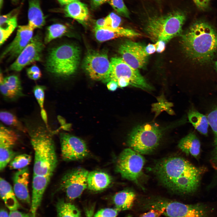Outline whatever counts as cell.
I'll use <instances>...</instances> for the list:
<instances>
[{"label": "cell", "instance_id": "obj_1", "mask_svg": "<svg viewBox=\"0 0 217 217\" xmlns=\"http://www.w3.org/2000/svg\"><path fill=\"white\" fill-rule=\"evenodd\" d=\"M153 170L162 184L174 193L190 194L199 186L201 170L183 158H164L156 163Z\"/></svg>", "mask_w": 217, "mask_h": 217}, {"label": "cell", "instance_id": "obj_2", "mask_svg": "<svg viewBox=\"0 0 217 217\" xmlns=\"http://www.w3.org/2000/svg\"><path fill=\"white\" fill-rule=\"evenodd\" d=\"M185 53L192 60L205 63L211 60L217 48V33L209 24L198 21L193 23L182 36Z\"/></svg>", "mask_w": 217, "mask_h": 217}, {"label": "cell", "instance_id": "obj_3", "mask_svg": "<svg viewBox=\"0 0 217 217\" xmlns=\"http://www.w3.org/2000/svg\"><path fill=\"white\" fill-rule=\"evenodd\" d=\"M30 137L34 153L33 175L52 177L58 159L51 134L40 127L32 132Z\"/></svg>", "mask_w": 217, "mask_h": 217}, {"label": "cell", "instance_id": "obj_4", "mask_svg": "<svg viewBox=\"0 0 217 217\" xmlns=\"http://www.w3.org/2000/svg\"><path fill=\"white\" fill-rule=\"evenodd\" d=\"M137 207L144 211H160L166 217H209L208 206L201 203L186 204L160 196H151L138 202Z\"/></svg>", "mask_w": 217, "mask_h": 217}, {"label": "cell", "instance_id": "obj_5", "mask_svg": "<svg viewBox=\"0 0 217 217\" xmlns=\"http://www.w3.org/2000/svg\"><path fill=\"white\" fill-rule=\"evenodd\" d=\"M80 50L76 46L64 44L55 47L49 52L46 61L47 71L53 75L69 76L76 71L79 65Z\"/></svg>", "mask_w": 217, "mask_h": 217}, {"label": "cell", "instance_id": "obj_6", "mask_svg": "<svg viewBox=\"0 0 217 217\" xmlns=\"http://www.w3.org/2000/svg\"><path fill=\"white\" fill-rule=\"evenodd\" d=\"M185 19V15L179 11L153 17L148 19L146 30L153 40L166 43L181 33Z\"/></svg>", "mask_w": 217, "mask_h": 217}, {"label": "cell", "instance_id": "obj_7", "mask_svg": "<svg viewBox=\"0 0 217 217\" xmlns=\"http://www.w3.org/2000/svg\"><path fill=\"white\" fill-rule=\"evenodd\" d=\"M163 134L162 128L156 123H146L134 128L127 143L130 148L142 155L153 152L159 146Z\"/></svg>", "mask_w": 217, "mask_h": 217}, {"label": "cell", "instance_id": "obj_8", "mask_svg": "<svg viewBox=\"0 0 217 217\" xmlns=\"http://www.w3.org/2000/svg\"><path fill=\"white\" fill-rule=\"evenodd\" d=\"M145 162L142 154L130 148H126L118 156L115 170L123 178L138 184Z\"/></svg>", "mask_w": 217, "mask_h": 217}, {"label": "cell", "instance_id": "obj_9", "mask_svg": "<svg viewBox=\"0 0 217 217\" xmlns=\"http://www.w3.org/2000/svg\"><path fill=\"white\" fill-rule=\"evenodd\" d=\"M110 63V74L104 82L108 83L112 80L117 82L121 78H124L129 81L130 86L146 90L152 89V87L147 83L138 69L131 67L121 58H112Z\"/></svg>", "mask_w": 217, "mask_h": 217}, {"label": "cell", "instance_id": "obj_10", "mask_svg": "<svg viewBox=\"0 0 217 217\" xmlns=\"http://www.w3.org/2000/svg\"><path fill=\"white\" fill-rule=\"evenodd\" d=\"M83 67L92 79L104 82L108 77L111 63L107 54L95 51H89L85 56Z\"/></svg>", "mask_w": 217, "mask_h": 217}, {"label": "cell", "instance_id": "obj_11", "mask_svg": "<svg viewBox=\"0 0 217 217\" xmlns=\"http://www.w3.org/2000/svg\"><path fill=\"white\" fill-rule=\"evenodd\" d=\"M89 172L81 168L73 170L64 175L60 182V188L70 199L79 197L87 187Z\"/></svg>", "mask_w": 217, "mask_h": 217}, {"label": "cell", "instance_id": "obj_12", "mask_svg": "<svg viewBox=\"0 0 217 217\" xmlns=\"http://www.w3.org/2000/svg\"><path fill=\"white\" fill-rule=\"evenodd\" d=\"M61 156L65 161L82 159L89 154L85 143L80 138L66 133L60 134Z\"/></svg>", "mask_w": 217, "mask_h": 217}, {"label": "cell", "instance_id": "obj_13", "mask_svg": "<svg viewBox=\"0 0 217 217\" xmlns=\"http://www.w3.org/2000/svg\"><path fill=\"white\" fill-rule=\"evenodd\" d=\"M44 45L38 34L33 37L21 52L10 68L16 71H21L24 67L33 62L41 60Z\"/></svg>", "mask_w": 217, "mask_h": 217}, {"label": "cell", "instance_id": "obj_14", "mask_svg": "<svg viewBox=\"0 0 217 217\" xmlns=\"http://www.w3.org/2000/svg\"><path fill=\"white\" fill-rule=\"evenodd\" d=\"M118 51L121 58L135 69L142 68L147 62L149 55L145 51V46L140 43L126 41L121 45Z\"/></svg>", "mask_w": 217, "mask_h": 217}, {"label": "cell", "instance_id": "obj_15", "mask_svg": "<svg viewBox=\"0 0 217 217\" xmlns=\"http://www.w3.org/2000/svg\"><path fill=\"white\" fill-rule=\"evenodd\" d=\"M18 138L17 132L3 124L0 126V170H3L16 156L14 147Z\"/></svg>", "mask_w": 217, "mask_h": 217}, {"label": "cell", "instance_id": "obj_16", "mask_svg": "<svg viewBox=\"0 0 217 217\" xmlns=\"http://www.w3.org/2000/svg\"><path fill=\"white\" fill-rule=\"evenodd\" d=\"M33 30L28 24L19 26L15 38L2 52L1 59L17 57L33 37Z\"/></svg>", "mask_w": 217, "mask_h": 217}, {"label": "cell", "instance_id": "obj_17", "mask_svg": "<svg viewBox=\"0 0 217 217\" xmlns=\"http://www.w3.org/2000/svg\"><path fill=\"white\" fill-rule=\"evenodd\" d=\"M0 90L5 98L10 101H14L24 96L20 81L15 75L4 77L1 72Z\"/></svg>", "mask_w": 217, "mask_h": 217}, {"label": "cell", "instance_id": "obj_18", "mask_svg": "<svg viewBox=\"0 0 217 217\" xmlns=\"http://www.w3.org/2000/svg\"><path fill=\"white\" fill-rule=\"evenodd\" d=\"M29 171L26 167L18 170L13 177V190L16 197L27 204L31 203L28 190Z\"/></svg>", "mask_w": 217, "mask_h": 217}, {"label": "cell", "instance_id": "obj_19", "mask_svg": "<svg viewBox=\"0 0 217 217\" xmlns=\"http://www.w3.org/2000/svg\"><path fill=\"white\" fill-rule=\"evenodd\" d=\"M51 178L49 176L33 175L31 209L33 217H36L37 211L40 205Z\"/></svg>", "mask_w": 217, "mask_h": 217}, {"label": "cell", "instance_id": "obj_20", "mask_svg": "<svg viewBox=\"0 0 217 217\" xmlns=\"http://www.w3.org/2000/svg\"><path fill=\"white\" fill-rule=\"evenodd\" d=\"M94 31L96 39L101 42L120 37L132 38L140 36V33L133 30L120 27L111 30L94 29Z\"/></svg>", "mask_w": 217, "mask_h": 217}, {"label": "cell", "instance_id": "obj_21", "mask_svg": "<svg viewBox=\"0 0 217 217\" xmlns=\"http://www.w3.org/2000/svg\"><path fill=\"white\" fill-rule=\"evenodd\" d=\"M136 198L135 191L130 188L126 189L116 193L112 199L115 209L119 212L131 209Z\"/></svg>", "mask_w": 217, "mask_h": 217}, {"label": "cell", "instance_id": "obj_22", "mask_svg": "<svg viewBox=\"0 0 217 217\" xmlns=\"http://www.w3.org/2000/svg\"><path fill=\"white\" fill-rule=\"evenodd\" d=\"M112 182L111 177L107 173L102 171L89 172L87 177V187L91 190L99 191L104 189Z\"/></svg>", "mask_w": 217, "mask_h": 217}, {"label": "cell", "instance_id": "obj_23", "mask_svg": "<svg viewBox=\"0 0 217 217\" xmlns=\"http://www.w3.org/2000/svg\"><path fill=\"white\" fill-rule=\"evenodd\" d=\"M64 11L66 16L82 23L87 21L89 17V11L86 5L79 0L66 5Z\"/></svg>", "mask_w": 217, "mask_h": 217}, {"label": "cell", "instance_id": "obj_24", "mask_svg": "<svg viewBox=\"0 0 217 217\" xmlns=\"http://www.w3.org/2000/svg\"><path fill=\"white\" fill-rule=\"evenodd\" d=\"M14 11L0 16V44L1 46L10 36L17 25V14Z\"/></svg>", "mask_w": 217, "mask_h": 217}, {"label": "cell", "instance_id": "obj_25", "mask_svg": "<svg viewBox=\"0 0 217 217\" xmlns=\"http://www.w3.org/2000/svg\"><path fill=\"white\" fill-rule=\"evenodd\" d=\"M28 25L34 30L42 27L45 17L41 9L39 0H30L28 13Z\"/></svg>", "mask_w": 217, "mask_h": 217}, {"label": "cell", "instance_id": "obj_26", "mask_svg": "<svg viewBox=\"0 0 217 217\" xmlns=\"http://www.w3.org/2000/svg\"><path fill=\"white\" fill-rule=\"evenodd\" d=\"M0 195L5 205L10 210H17L19 204L11 185L4 178H0Z\"/></svg>", "mask_w": 217, "mask_h": 217}, {"label": "cell", "instance_id": "obj_27", "mask_svg": "<svg viewBox=\"0 0 217 217\" xmlns=\"http://www.w3.org/2000/svg\"><path fill=\"white\" fill-rule=\"evenodd\" d=\"M178 146L179 148L186 155H190L197 158L200 154V142L196 135L193 133H190L182 138Z\"/></svg>", "mask_w": 217, "mask_h": 217}, {"label": "cell", "instance_id": "obj_28", "mask_svg": "<svg viewBox=\"0 0 217 217\" xmlns=\"http://www.w3.org/2000/svg\"><path fill=\"white\" fill-rule=\"evenodd\" d=\"M188 117L189 122L197 131L204 135H207L209 125L207 117L193 109L189 111Z\"/></svg>", "mask_w": 217, "mask_h": 217}, {"label": "cell", "instance_id": "obj_29", "mask_svg": "<svg viewBox=\"0 0 217 217\" xmlns=\"http://www.w3.org/2000/svg\"><path fill=\"white\" fill-rule=\"evenodd\" d=\"M56 209L58 217H80L81 213L74 204L63 199L58 201Z\"/></svg>", "mask_w": 217, "mask_h": 217}, {"label": "cell", "instance_id": "obj_30", "mask_svg": "<svg viewBox=\"0 0 217 217\" xmlns=\"http://www.w3.org/2000/svg\"><path fill=\"white\" fill-rule=\"evenodd\" d=\"M207 118L214 135V148L211 160L213 166L217 168V105L209 113Z\"/></svg>", "mask_w": 217, "mask_h": 217}, {"label": "cell", "instance_id": "obj_31", "mask_svg": "<svg viewBox=\"0 0 217 217\" xmlns=\"http://www.w3.org/2000/svg\"><path fill=\"white\" fill-rule=\"evenodd\" d=\"M1 121L4 124L22 131L26 132V128L17 117L10 112L2 111L0 112Z\"/></svg>", "mask_w": 217, "mask_h": 217}, {"label": "cell", "instance_id": "obj_32", "mask_svg": "<svg viewBox=\"0 0 217 217\" xmlns=\"http://www.w3.org/2000/svg\"><path fill=\"white\" fill-rule=\"evenodd\" d=\"M67 31V27L62 24H56L49 26L47 29L45 43H48L53 39L62 36Z\"/></svg>", "mask_w": 217, "mask_h": 217}, {"label": "cell", "instance_id": "obj_33", "mask_svg": "<svg viewBox=\"0 0 217 217\" xmlns=\"http://www.w3.org/2000/svg\"><path fill=\"white\" fill-rule=\"evenodd\" d=\"M32 160L30 155L23 154L16 156L9 163V167L12 169H20L24 168L30 163Z\"/></svg>", "mask_w": 217, "mask_h": 217}, {"label": "cell", "instance_id": "obj_34", "mask_svg": "<svg viewBox=\"0 0 217 217\" xmlns=\"http://www.w3.org/2000/svg\"><path fill=\"white\" fill-rule=\"evenodd\" d=\"M46 89L45 86L43 85H36L33 89L34 96L36 99L40 109V114L46 113L44 108L45 92Z\"/></svg>", "mask_w": 217, "mask_h": 217}, {"label": "cell", "instance_id": "obj_35", "mask_svg": "<svg viewBox=\"0 0 217 217\" xmlns=\"http://www.w3.org/2000/svg\"><path fill=\"white\" fill-rule=\"evenodd\" d=\"M121 21V19L119 16L114 12H111L105 18V24L102 28L113 29L119 27Z\"/></svg>", "mask_w": 217, "mask_h": 217}, {"label": "cell", "instance_id": "obj_36", "mask_svg": "<svg viewBox=\"0 0 217 217\" xmlns=\"http://www.w3.org/2000/svg\"><path fill=\"white\" fill-rule=\"evenodd\" d=\"M108 2L118 14L126 17H129V11L123 0H108Z\"/></svg>", "mask_w": 217, "mask_h": 217}, {"label": "cell", "instance_id": "obj_37", "mask_svg": "<svg viewBox=\"0 0 217 217\" xmlns=\"http://www.w3.org/2000/svg\"><path fill=\"white\" fill-rule=\"evenodd\" d=\"M119 212L115 208L103 209L99 211L94 217H116Z\"/></svg>", "mask_w": 217, "mask_h": 217}, {"label": "cell", "instance_id": "obj_38", "mask_svg": "<svg viewBox=\"0 0 217 217\" xmlns=\"http://www.w3.org/2000/svg\"><path fill=\"white\" fill-rule=\"evenodd\" d=\"M27 72L28 77L35 80L39 79L42 76L41 72L39 68L35 65L27 68Z\"/></svg>", "mask_w": 217, "mask_h": 217}, {"label": "cell", "instance_id": "obj_39", "mask_svg": "<svg viewBox=\"0 0 217 217\" xmlns=\"http://www.w3.org/2000/svg\"><path fill=\"white\" fill-rule=\"evenodd\" d=\"M162 215L159 210L151 209L141 215L140 217H160Z\"/></svg>", "mask_w": 217, "mask_h": 217}, {"label": "cell", "instance_id": "obj_40", "mask_svg": "<svg viewBox=\"0 0 217 217\" xmlns=\"http://www.w3.org/2000/svg\"><path fill=\"white\" fill-rule=\"evenodd\" d=\"M197 7L204 10L208 6L210 0H192Z\"/></svg>", "mask_w": 217, "mask_h": 217}, {"label": "cell", "instance_id": "obj_41", "mask_svg": "<svg viewBox=\"0 0 217 217\" xmlns=\"http://www.w3.org/2000/svg\"><path fill=\"white\" fill-rule=\"evenodd\" d=\"M9 215V217H33L32 214L23 213L17 210L11 211Z\"/></svg>", "mask_w": 217, "mask_h": 217}, {"label": "cell", "instance_id": "obj_42", "mask_svg": "<svg viewBox=\"0 0 217 217\" xmlns=\"http://www.w3.org/2000/svg\"><path fill=\"white\" fill-rule=\"evenodd\" d=\"M166 42L162 40H159L155 44L156 48V52L158 53L163 52L165 50Z\"/></svg>", "mask_w": 217, "mask_h": 217}, {"label": "cell", "instance_id": "obj_43", "mask_svg": "<svg viewBox=\"0 0 217 217\" xmlns=\"http://www.w3.org/2000/svg\"><path fill=\"white\" fill-rule=\"evenodd\" d=\"M145 50L148 55L154 53L156 52L155 44L149 43L146 46H145Z\"/></svg>", "mask_w": 217, "mask_h": 217}, {"label": "cell", "instance_id": "obj_44", "mask_svg": "<svg viewBox=\"0 0 217 217\" xmlns=\"http://www.w3.org/2000/svg\"><path fill=\"white\" fill-rule=\"evenodd\" d=\"M118 86V83L115 81L112 80L108 82L107 85L108 89L110 91L115 90Z\"/></svg>", "mask_w": 217, "mask_h": 217}, {"label": "cell", "instance_id": "obj_45", "mask_svg": "<svg viewBox=\"0 0 217 217\" xmlns=\"http://www.w3.org/2000/svg\"><path fill=\"white\" fill-rule=\"evenodd\" d=\"M108 0H91V5L93 8L98 7Z\"/></svg>", "mask_w": 217, "mask_h": 217}, {"label": "cell", "instance_id": "obj_46", "mask_svg": "<svg viewBox=\"0 0 217 217\" xmlns=\"http://www.w3.org/2000/svg\"><path fill=\"white\" fill-rule=\"evenodd\" d=\"M104 24L105 19H99L96 21L94 29L102 28L104 25Z\"/></svg>", "mask_w": 217, "mask_h": 217}, {"label": "cell", "instance_id": "obj_47", "mask_svg": "<svg viewBox=\"0 0 217 217\" xmlns=\"http://www.w3.org/2000/svg\"><path fill=\"white\" fill-rule=\"evenodd\" d=\"M61 4L62 5H67L71 2L79 0H58Z\"/></svg>", "mask_w": 217, "mask_h": 217}, {"label": "cell", "instance_id": "obj_48", "mask_svg": "<svg viewBox=\"0 0 217 217\" xmlns=\"http://www.w3.org/2000/svg\"><path fill=\"white\" fill-rule=\"evenodd\" d=\"M0 217H9V215L6 211L2 209L0 210Z\"/></svg>", "mask_w": 217, "mask_h": 217}, {"label": "cell", "instance_id": "obj_49", "mask_svg": "<svg viewBox=\"0 0 217 217\" xmlns=\"http://www.w3.org/2000/svg\"><path fill=\"white\" fill-rule=\"evenodd\" d=\"M3 2V0H0V5L1 8L2 7V5Z\"/></svg>", "mask_w": 217, "mask_h": 217}, {"label": "cell", "instance_id": "obj_50", "mask_svg": "<svg viewBox=\"0 0 217 217\" xmlns=\"http://www.w3.org/2000/svg\"><path fill=\"white\" fill-rule=\"evenodd\" d=\"M215 68H216V71L217 73V61L215 62Z\"/></svg>", "mask_w": 217, "mask_h": 217}, {"label": "cell", "instance_id": "obj_51", "mask_svg": "<svg viewBox=\"0 0 217 217\" xmlns=\"http://www.w3.org/2000/svg\"><path fill=\"white\" fill-rule=\"evenodd\" d=\"M131 217V215H129L127 216V217Z\"/></svg>", "mask_w": 217, "mask_h": 217}, {"label": "cell", "instance_id": "obj_52", "mask_svg": "<svg viewBox=\"0 0 217 217\" xmlns=\"http://www.w3.org/2000/svg\"><path fill=\"white\" fill-rule=\"evenodd\" d=\"M14 0V1H15V0Z\"/></svg>", "mask_w": 217, "mask_h": 217}]
</instances>
